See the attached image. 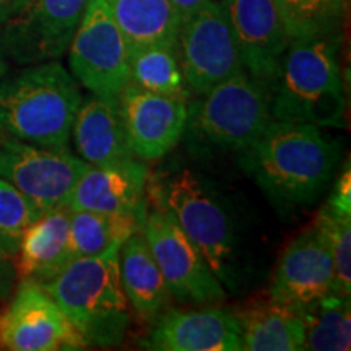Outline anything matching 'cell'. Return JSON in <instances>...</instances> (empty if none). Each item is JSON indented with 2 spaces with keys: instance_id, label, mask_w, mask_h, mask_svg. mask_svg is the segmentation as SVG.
Here are the masks:
<instances>
[{
  "instance_id": "obj_1",
  "label": "cell",
  "mask_w": 351,
  "mask_h": 351,
  "mask_svg": "<svg viewBox=\"0 0 351 351\" xmlns=\"http://www.w3.org/2000/svg\"><path fill=\"white\" fill-rule=\"evenodd\" d=\"M341 148L320 127L271 121L241 152L239 165L278 210L315 204L335 174Z\"/></svg>"
},
{
  "instance_id": "obj_2",
  "label": "cell",
  "mask_w": 351,
  "mask_h": 351,
  "mask_svg": "<svg viewBox=\"0 0 351 351\" xmlns=\"http://www.w3.org/2000/svg\"><path fill=\"white\" fill-rule=\"evenodd\" d=\"M148 194L197 245L225 289L239 291L244 267L238 223L217 186L205 176L181 168L156 176Z\"/></svg>"
},
{
  "instance_id": "obj_3",
  "label": "cell",
  "mask_w": 351,
  "mask_h": 351,
  "mask_svg": "<svg viewBox=\"0 0 351 351\" xmlns=\"http://www.w3.org/2000/svg\"><path fill=\"white\" fill-rule=\"evenodd\" d=\"M339 32L291 39L271 86L275 121L315 127H345L346 99Z\"/></svg>"
},
{
  "instance_id": "obj_4",
  "label": "cell",
  "mask_w": 351,
  "mask_h": 351,
  "mask_svg": "<svg viewBox=\"0 0 351 351\" xmlns=\"http://www.w3.org/2000/svg\"><path fill=\"white\" fill-rule=\"evenodd\" d=\"M122 243L112 244L98 256L73 258L43 285L88 346H119L129 332L130 306L119 276Z\"/></svg>"
},
{
  "instance_id": "obj_5",
  "label": "cell",
  "mask_w": 351,
  "mask_h": 351,
  "mask_svg": "<svg viewBox=\"0 0 351 351\" xmlns=\"http://www.w3.org/2000/svg\"><path fill=\"white\" fill-rule=\"evenodd\" d=\"M82 99L62 64H34L0 82V132L38 147L67 148Z\"/></svg>"
},
{
  "instance_id": "obj_6",
  "label": "cell",
  "mask_w": 351,
  "mask_h": 351,
  "mask_svg": "<svg viewBox=\"0 0 351 351\" xmlns=\"http://www.w3.org/2000/svg\"><path fill=\"white\" fill-rule=\"evenodd\" d=\"M271 88L241 70L189 106L186 132L195 150L243 152L274 121Z\"/></svg>"
},
{
  "instance_id": "obj_7",
  "label": "cell",
  "mask_w": 351,
  "mask_h": 351,
  "mask_svg": "<svg viewBox=\"0 0 351 351\" xmlns=\"http://www.w3.org/2000/svg\"><path fill=\"white\" fill-rule=\"evenodd\" d=\"M142 232L174 300L200 306L226 300L208 262L165 208L155 204L147 208Z\"/></svg>"
},
{
  "instance_id": "obj_8",
  "label": "cell",
  "mask_w": 351,
  "mask_h": 351,
  "mask_svg": "<svg viewBox=\"0 0 351 351\" xmlns=\"http://www.w3.org/2000/svg\"><path fill=\"white\" fill-rule=\"evenodd\" d=\"M72 75L86 90L117 98L129 83V49L106 0H88L70 43Z\"/></svg>"
},
{
  "instance_id": "obj_9",
  "label": "cell",
  "mask_w": 351,
  "mask_h": 351,
  "mask_svg": "<svg viewBox=\"0 0 351 351\" xmlns=\"http://www.w3.org/2000/svg\"><path fill=\"white\" fill-rule=\"evenodd\" d=\"M178 59L189 91L202 96L244 70L223 2H208L181 25Z\"/></svg>"
},
{
  "instance_id": "obj_10",
  "label": "cell",
  "mask_w": 351,
  "mask_h": 351,
  "mask_svg": "<svg viewBox=\"0 0 351 351\" xmlns=\"http://www.w3.org/2000/svg\"><path fill=\"white\" fill-rule=\"evenodd\" d=\"M90 168L67 148H46L7 140L0 145V179L28 197L39 212L67 207L73 187Z\"/></svg>"
},
{
  "instance_id": "obj_11",
  "label": "cell",
  "mask_w": 351,
  "mask_h": 351,
  "mask_svg": "<svg viewBox=\"0 0 351 351\" xmlns=\"http://www.w3.org/2000/svg\"><path fill=\"white\" fill-rule=\"evenodd\" d=\"M86 341L65 317L43 285L21 280L15 295L0 311V350L75 351Z\"/></svg>"
},
{
  "instance_id": "obj_12",
  "label": "cell",
  "mask_w": 351,
  "mask_h": 351,
  "mask_svg": "<svg viewBox=\"0 0 351 351\" xmlns=\"http://www.w3.org/2000/svg\"><path fill=\"white\" fill-rule=\"evenodd\" d=\"M88 0H32L0 28L3 52L34 65L59 59L69 49Z\"/></svg>"
},
{
  "instance_id": "obj_13",
  "label": "cell",
  "mask_w": 351,
  "mask_h": 351,
  "mask_svg": "<svg viewBox=\"0 0 351 351\" xmlns=\"http://www.w3.org/2000/svg\"><path fill=\"white\" fill-rule=\"evenodd\" d=\"M117 101L127 145L140 160H160L186 134L189 114L186 99L156 95L127 83Z\"/></svg>"
},
{
  "instance_id": "obj_14",
  "label": "cell",
  "mask_w": 351,
  "mask_h": 351,
  "mask_svg": "<svg viewBox=\"0 0 351 351\" xmlns=\"http://www.w3.org/2000/svg\"><path fill=\"white\" fill-rule=\"evenodd\" d=\"M244 69L274 86L291 39L275 0H223Z\"/></svg>"
},
{
  "instance_id": "obj_15",
  "label": "cell",
  "mask_w": 351,
  "mask_h": 351,
  "mask_svg": "<svg viewBox=\"0 0 351 351\" xmlns=\"http://www.w3.org/2000/svg\"><path fill=\"white\" fill-rule=\"evenodd\" d=\"M333 293V257L317 223L309 226L280 254L270 287L271 300L291 307Z\"/></svg>"
},
{
  "instance_id": "obj_16",
  "label": "cell",
  "mask_w": 351,
  "mask_h": 351,
  "mask_svg": "<svg viewBox=\"0 0 351 351\" xmlns=\"http://www.w3.org/2000/svg\"><path fill=\"white\" fill-rule=\"evenodd\" d=\"M142 346L156 351H239L243 340L238 319L231 311L171 309L155 320Z\"/></svg>"
},
{
  "instance_id": "obj_17",
  "label": "cell",
  "mask_w": 351,
  "mask_h": 351,
  "mask_svg": "<svg viewBox=\"0 0 351 351\" xmlns=\"http://www.w3.org/2000/svg\"><path fill=\"white\" fill-rule=\"evenodd\" d=\"M148 168L137 158L108 166H90L73 187L67 207L108 215H125L143 223L147 213Z\"/></svg>"
},
{
  "instance_id": "obj_18",
  "label": "cell",
  "mask_w": 351,
  "mask_h": 351,
  "mask_svg": "<svg viewBox=\"0 0 351 351\" xmlns=\"http://www.w3.org/2000/svg\"><path fill=\"white\" fill-rule=\"evenodd\" d=\"M72 135L78 155L90 166H108L137 158L127 145L117 98L91 93L82 99Z\"/></svg>"
},
{
  "instance_id": "obj_19",
  "label": "cell",
  "mask_w": 351,
  "mask_h": 351,
  "mask_svg": "<svg viewBox=\"0 0 351 351\" xmlns=\"http://www.w3.org/2000/svg\"><path fill=\"white\" fill-rule=\"evenodd\" d=\"M72 261L70 210L69 207L49 210L23 234L15 256L16 278L44 285L59 275Z\"/></svg>"
},
{
  "instance_id": "obj_20",
  "label": "cell",
  "mask_w": 351,
  "mask_h": 351,
  "mask_svg": "<svg viewBox=\"0 0 351 351\" xmlns=\"http://www.w3.org/2000/svg\"><path fill=\"white\" fill-rule=\"evenodd\" d=\"M119 276L130 309L138 319L155 322L171 304V291L153 257L142 230L121 245Z\"/></svg>"
},
{
  "instance_id": "obj_21",
  "label": "cell",
  "mask_w": 351,
  "mask_h": 351,
  "mask_svg": "<svg viewBox=\"0 0 351 351\" xmlns=\"http://www.w3.org/2000/svg\"><path fill=\"white\" fill-rule=\"evenodd\" d=\"M234 315L239 324L243 350H304V328L295 307L269 298L251 302Z\"/></svg>"
},
{
  "instance_id": "obj_22",
  "label": "cell",
  "mask_w": 351,
  "mask_h": 351,
  "mask_svg": "<svg viewBox=\"0 0 351 351\" xmlns=\"http://www.w3.org/2000/svg\"><path fill=\"white\" fill-rule=\"evenodd\" d=\"M129 54L143 47H178L179 15L169 0H106Z\"/></svg>"
},
{
  "instance_id": "obj_23",
  "label": "cell",
  "mask_w": 351,
  "mask_h": 351,
  "mask_svg": "<svg viewBox=\"0 0 351 351\" xmlns=\"http://www.w3.org/2000/svg\"><path fill=\"white\" fill-rule=\"evenodd\" d=\"M304 328V350L346 351L351 345L350 296L328 293L295 307Z\"/></svg>"
},
{
  "instance_id": "obj_24",
  "label": "cell",
  "mask_w": 351,
  "mask_h": 351,
  "mask_svg": "<svg viewBox=\"0 0 351 351\" xmlns=\"http://www.w3.org/2000/svg\"><path fill=\"white\" fill-rule=\"evenodd\" d=\"M138 230H142V221L134 217L70 210L72 257L98 256Z\"/></svg>"
},
{
  "instance_id": "obj_25",
  "label": "cell",
  "mask_w": 351,
  "mask_h": 351,
  "mask_svg": "<svg viewBox=\"0 0 351 351\" xmlns=\"http://www.w3.org/2000/svg\"><path fill=\"white\" fill-rule=\"evenodd\" d=\"M129 83L156 95L189 98L178 51L173 47L153 46L129 54Z\"/></svg>"
},
{
  "instance_id": "obj_26",
  "label": "cell",
  "mask_w": 351,
  "mask_h": 351,
  "mask_svg": "<svg viewBox=\"0 0 351 351\" xmlns=\"http://www.w3.org/2000/svg\"><path fill=\"white\" fill-rule=\"evenodd\" d=\"M289 39L339 32L348 0H275Z\"/></svg>"
},
{
  "instance_id": "obj_27",
  "label": "cell",
  "mask_w": 351,
  "mask_h": 351,
  "mask_svg": "<svg viewBox=\"0 0 351 351\" xmlns=\"http://www.w3.org/2000/svg\"><path fill=\"white\" fill-rule=\"evenodd\" d=\"M41 215L28 197L0 179V251L15 258L26 230Z\"/></svg>"
},
{
  "instance_id": "obj_28",
  "label": "cell",
  "mask_w": 351,
  "mask_h": 351,
  "mask_svg": "<svg viewBox=\"0 0 351 351\" xmlns=\"http://www.w3.org/2000/svg\"><path fill=\"white\" fill-rule=\"evenodd\" d=\"M330 245L333 257V293L351 296V215L324 205L315 219Z\"/></svg>"
},
{
  "instance_id": "obj_29",
  "label": "cell",
  "mask_w": 351,
  "mask_h": 351,
  "mask_svg": "<svg viewBox=\"0 0 351 351\" xmlns=\"http://www.w3.org/2000/svg\"><path fill=\"white\" fill-rule=\"evenodd\" d=\"M328 207L337 210L340 213L351 215V174H350V163H346L343 173L337 179L333 192L328 197Z\"/></svg>"
},
{
  "instance_id": "obj_30",
  "label": "cell",
  "mask_w": 351,
  "mask_h": 351,
  "mask_svg": "<svg viewBox=\"0 0 351 351\" xmlns=\"http://www.w3.org/2000/svg\"><path fill=\"white\" fill-rule=\"evenodd\" d=\"M16 280L15 258L0 251V301H5L13 291Z\"/></svg>"
},
{
  "instance_id": "obj_31",
  "label": "cell",
  "mask_w": 351,
  "mask_h": 351,
  "mask_svg": "<svg viewBox=\"0 0 351 351\" xmlns=\"http://www.w3.org/2000/svg\"><path fill=\"white\" fill-rule=\"evenodd\" d=\"M169 2L179 15L181 23H186L187 20H191L195 13H199L212 0H169Z\"/></svg>"
},
{
  "instance_id": "obj_32",
  "label": "cell",
  "mask_w": 351,
  "mask_h": 351,
  "mask_svg": "<svg viewBox=\"0 0 351 351\" xmlns=\"http://www.w3.org/2000/svg\"><path fill=\"white\" fill-rule=\"evenodd\" d=\"M32 0H0V28L28 5Z\"/></svg>"
},
{
  "instance_id": "obj_33",
  "label": "cell",
  "mask_w": 351,
  "mask_h": 351,
  "mask_svg": "<svg viewBox=\"0 0 351 351\" xmlns=\"http://www.w3.org/2000/svg\"><path fill=\"white\" fill-rule=\"evenodd\" d=\"M5 70H7V64H5V52H3L2 41H0V78L3 77V73H5Z\"/></svg>"
}]
</instances>
